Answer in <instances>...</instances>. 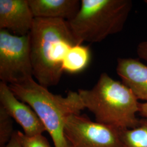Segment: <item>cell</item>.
<instances>
[{"mask_svg": "<svg viewBox=\"0 0 147 147\" xmlns=\"http://www.w3.org/2000/svg\"><path fill=\"white\" fill-rule=\"evenodd\" d=\"M13 119L0 106V147H5L14 132Z\"/></svg>", "mask_w": 147, "mask_h": 147, "instance_id": "13", "label": "cell"}, {"mask_svg": "<svg viewBox=\"0 0 147 147\" xmlns=\"http://www.w3.org/2000/svg\"><path fill=\"white\" fill-rule=\"evenodd\" d=\"M145 2H146V3L147 4V1H145Z\"/></svg>", "mask_w": 147, "mask_h": 147, "instance_id": "18", "label": "cell"}, {"mask_svg": "<svg viewBox=\"0 0 147 147\" xmlns=\"http://www.w3.org/2000/svg\"><path fill=\"white\" fill-rule=\"evenodd\" d=\"M34 19L28 0H0V30L26 36L31 31Z\"/></svg>", "mask_w": 147, "mask_h": 147, "instance_id": "8", "label": "cell"}, {"mask_svg": "<svg viewBox=\"0 0 147 147\" xmlns=\"http://www.w3.org/2000/svg\"><path fill=\"white\" fill-rule=\"evenodd\" d=\"M91 53L89 47L78 44L71 47L63 62L64 71L70 74L80 73L86 68L90 61Z\"/></svg>", "mask_w": 147, "mask_h": 147, "instance_id": "11", "label": "cell"}, {"mask_svg": "<svg viewBox=\"0 0 147 147\" xmlns=\"http://www.w3.org/2000/svg\"><path fill=\"white\" fill-rule=\"evenodd\" d=\"M8 85L16 96L36 113L55 147H71L64 135V127L70 116L80 115L85 109L78 92L69 91L65 96L54 94L33 79Z\"/></svg>", "mask_w": 147, "mask_h": 147, "instance_id": "3", "label": "cell"}, {"mask_svg": "<svg viewBox=\"0 0 147 147\" xmlns=\"http://www.w3.org/2000/svg\"><path fill=\"white\" fill-rule=\"evenodd\" d=\"M78 93L85 109L93 114L96 121L120 130L138 125V99L129 87L107 74H101L91 89H80Z\"/></svg>", "mask_w": 147, "mask_h": 147, "instance_id": "2", "label": "cell"}, {"mask_svg": "<svg viewBox=\"0 0 147 147\" xmlns=\"http://www.w3.org/2000/svg\"><path fill=\"white\" fill-rule=\"evenodd\" d=\"M16 134L22 147H51L42 134L27 136L20 131H16Z\"/></svg>", "mask_w": 147, "mask_h": 147, "instance_id": "14", "label": "cell"}, {"mask_svg": "<svg viewBox=\"0 0 147 147\" xmlns=\"http://www.w3.org/2000/svg\"><path fill=\"white\" fill-rule=\"evenodd\" d=\"M121 130L80 115L68 118L64 135L71 147H123Z\"/></svg>", "mask_w": 147, "mask_h": 147, "instance_id": "6", "label": "cell"}, {"mask_svg": "<svg viewBox=\"0 0 147 147\" xmlns=\"http://www.w3.org/2000/svg\"><path fill=\"white\" fill-rule=\"evenodd\" d=\"M0 102L6 112L21 126L27 136L42 134L46 129L36 113L26 103L19 100L9 85L0 82Z\"/></svg>", "mask_w": 147, "mask_h": 147, "instance_id": "7", "label": "cell"}, {"mask_svg": "<svg viewBox=\"0 0 147 147\" xmlns=\"http://www.w3.org/2000/svg\"><path fill=\"white\" fill-rule=\"evenodd\" d=\"M34 18L70 21L78 13L79 0H28Z\"/></svg>", "mask_w": 147, "mask_h": 147, "instance_id": "10", "label": "cell"}, {"mask_svg": "<svg viewBox=\"0 0 147 147\" xmlns=\"http://www.w3.org/2000/svg\"><path fill=\"white\" fill-rule=\"evenodd\" d=\"M5 147H22L18 139L16 131H15L11 139Z\"/></svg>", "mask_w": 147, "mask_h": 147, "instance_id": "16", "label": "cell"}, {"mask_svg": "<svg viewBox=\"0 0 147 147\" xmlns=\"http://www.w3.org/2000/svg\"><path fill=\"white\" fill-rule=\"evenodd\" d=\"M30 34L16 36L0 30V79L8 84H21L33 79Z\"/></svg>", "mask_w": 147, "mask_h": 147, "instance_id": "5", "label": "cell"}, {"mask_svg": "<svg viewBox=\"0 0 147 147\" xmlns=\"http://www.w3.org/2000/svg\"><path fill=\"white\" fill-rule=\"evenodd\" d=\"M30 35L33 76L47 88L57 85L64 72V59L78 44L68 21L35 18Z\"/></svg>", "mask_w": 147, "mask_h": 147, "instance_id": "1", "label": "cell"}, {"mask_svg": "<svg viewBox=\"0 0 147 147\" xmlns=\"http://www.w3.org/2000/svg\"><path fill=\"white\" fill-rule=\"evenodd\" d=\"M117 73L138 100L147 102V66L136 58H119Z\"/></svg>", "mask_w": 147, "mask_h": 147, "instance_id": "9", "label": "cell"}, {"mask_svg": "<svg viewBox=\"0 0 147 147\" xmlns=\"http://www.w3.org/2000/svg\"><path fill=\"white\" fill-rule=\"evenodd\" d=\"M136 51L140 58L147 61V40L140 42L137 45Z\"/></svg>", "mask_w": 147, "mask_h": 147, "instance_id": "15", "label": "cell"}, {"mask_svg": "<svg viewBox=\"0 0 147 147\" xmlns=\"http://www.w3.org/2000/svg\"><path fill=\"white\" fill-rule=\"evenodd\" d=\"M123 147H147V118L140 119L135 127L121 130Z\"/></svg>", "mask_w": 147, "mask_h": 147, "instance_id": "12", "label": "cell"}, {"mask_svg": "<svg viewBox=\"0 0 147 147\" xmlns=\"http://www.w3.org/2000/svg\"><path fill=\"white\" fill-rule=\"evenodd\" d=\"M132 4L131 0H81L78 13L68 21L78 44L101 42L121 32Z\"/></svg>", "mask_w": 147, "mask_h": 147, "instance_id": "4", "label": "cell"}, {"mask_svg": "<svg viewBox=\"0 0 147 147\" xmlns=\"http://www.w3.org/2000/svg\"><path fill=\"white\" fill-rule=\"evenodd\" d=\"M139 113L145 118H147V102L140 103Z\"/></svg>", "mask_w": 147, "mask_h": 147, "instance_id": "17", "label": "cell"}]
</instances>
